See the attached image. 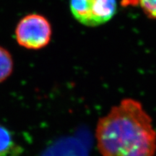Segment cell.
<instances>
[{
  "label": "cell",
  "instance_id": "5",
  "mask_svg": "<svg viewBox=\"0 0 156 156\" xmlns=\"http://www.w3.org/2000/svg\"><path fill=\"white\" fill-rule=\"evenodd\" d=\"M14 68V61L7 49L0 46V83L10 77Z\"/></svg>",
  "mask_w": 156,
  "mask_h": 156
},
{
  "label": "cell",
  "instance_id": "2",
  "mask_svg": "<svg viewBox=\"0 0 156 156\" xmlns=\"http://www.w3.org/2000/svg\"><path fill=\"white\" fill-rule=\"evenodd\" d=\"M15 36L20 46L27 49L38 50L50 42L52 36L51 25L42 15L28 14L17 23Z\"/></svg>",
  "mask_w": 156,
  "mask_h": 156
},
{
  "label": "cell",
  "instance_id": "4",
  "mask_svg": "<svg viewBox=\"0 0 156 156\" xmlns=\"http://www.w3.org/2000/svg\"><path fill=\"white\" fill-rule=\"evenodd\" d=\"M21 152L11 130L0 124V156H17Z\"/></svg>",
  "mask_w": 156,
  "mask_h": 156
},
{
  "label": "cell",
  "instance_id": "3",
  "mask_svg": "<svg viewBox=\"0 0 156 156\" xmlns=\"http://www.w3.org/2000/svg\"><path fill=\"white\" fill-rule=\"evenodd\" d=\"M70 9L75 18L87 26L108 22L115 15L116 0H70Z\"/></svg>",
  "mask_w": 156,
  "mask_h": 156
},
{
  "label": "cell",
  "instance_id": "1",
  "mask_svg": "<svg viewBox=\"0 0 156 156\" xmlns=\"http://www.w3.org/2000/svg\"><path fill=\"white\" fill-rule=\"evenodd\" d=\"M101 156H155L156 129L140 101L122 99L98 121L95 131Z\"/></svg>",
  "mask_w": 156,
  "mask_h": 156
},
{
  "label": "cell",
  "instance_id": "6",
  "mask_svg": "<svg viewBox=\"0 0 156 156\" xmlns=\"http://www.w3.org/2000/svg\"><path fill=\"white\" fill-rule=\"evenodd\" d=\"M144 12L151 18L156 19V0H138Z\"/></svg>",
  "mask_w": 156,
  "mask_h": 156
}]
</instances>
